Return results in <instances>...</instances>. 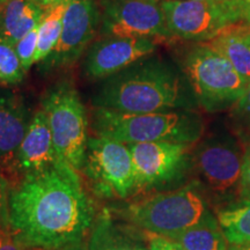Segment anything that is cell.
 I'll return each instance as SVG.
<instances>
[{
    "mask_svg": "<svg viewBox=\"0 0 250 250\" xmlns=\"http://www.w3.org/2000/svg\"><path fill=\"white\" fill-rule=\"evenodd\" d=\"M100 24L101 11L95 0H71L57 45L48 58L39 64L41 71H54L73 65L88 49Z\"/></svg>",
    "mask_w": 250,
    "mask_h": 250,
    "instance_id": "8fae6325",
    "label": "cell"
},
{
    "mask_svg": "<svg viewBox=\"0 0 250 250\" xmlns=\"http://www.w3.org/2000/svg\"><path fill=\"white\" fill-rule=\"evenodd\" d=\"M195 1H204V0H195Z\"/></svg>",
    "mask_w": 250,
    "mask_h": 250,
    "instance_id": "d590c367",
    "label": "cell"
},
{
    "mask_svg": "<svg viewBox=\"0 0 250 250\" xmlns=\"http://www.w3.org/2000/svg\"><path fill=\"white\" fill-rule=\"evenodd\" d=\"M11 183L2 174H0V223L8 221V198Z\"/></svg>",
    "mask_w": 250,
    "mask_h": 250,
    "instance_id": "4316f807",
    "label": "cell"
},
{
    "mask_svg": "<svg viewBox=\"0 0 250 250\" xmlns=\"http://www.w3.org/2000/svg\"><path fill=\"white\" fill-rule=\"evenodd\" d=\"M23 70L15 45L0 39V83L5 85H17L23 80Z\"/></svg>",
    "mask_w": 250,
    "mask_h": 250,
    "instance_id": "7402d4cb",
    "label": "cell"
},
{
    "mask_svg": "<svg viewBox=\"0 0 250 250\" xmlns=\"http://www.w3.org/2000/svg\"><path fill=\"white\" fill-rule=\"evenodd\" d=\"M45 9L37 0L0 1V39L12 44L39 26Z\"/></svg>",
    "mask_w": 250,
    "mask_h": 250,
    "instance_id": "2e32d148",
    "label": "cell"
},
{
    "mask_svg": "<svg viewBox=\"0 0 250 250\" xmlns=\"http://www.w3.org/2000/svg\"><path fill=\"white\" fill-rule=\"evenodd\" d=\"M167 239L177 243L184 250H227L229 247L217 218L167 236Z\"/></svg>",
    "mask_w": 250,
    "mask_h": 250,
    "instance_id": "d6986e66",
    "label": "cell"
},
{
    "mask_svg": "<svg viewBox=\"0 0 250 250\" xmlns=\"http://www.w3.org/2000/svg\"><path fill=\"white\" fill-rule=\"evenodd\" d=\"M42 105L58 155L74 169L83 170L89 139L88 123L77 89L71 83H59L48 90Z\"/></svg>",
    "mask_w": 250,
    "mask_h": 250,
    "instance_id": "8992f818",
    "label": "cell"
},
{
    "mask_svg": "<svg viewBox=\"0 0 250 250\" xmlns=\"http://www.w3.org/2000/svg\"><path fill=\"white\" fill-rule=\"evenodd\" d=\"M241 149L232 139H208L198 146L193 164L203 183L218 196L240 189L242 171Z\"/></svg>",
    "mask_w": 250,
    "mask_h": 250,
    "instance_id": "7c38bea8",
    "label": "cell"
},
{
    "mask_svg": "<svg viewBox=\"0 0 250 250\" xmlns=\"http://www.w3.org/2000/svg\"><path fill=\"white\" fill-rule=\"evenodd\" d=\"M145 240L147 241L149 250H184L171 240L156 234L145 232Z\"/></svg>",
    "mask_w": 250,
    "mask_h": 250,
    "instance_id": "d4e9b609",
    "label": "cell"
},
{
    "mask_svg": "<svg viewBox=\"0 0 250 250\" xmlns=\"http://www.w3.org/2000/svg\"><path fill=\"white\" fill-rule=\"evenodd\" d=\"M83 170L103 195L126 198L134 191V167L127 144L89 137Z\"/></svg>",
    "mask_w": 250,
    "mask_h": 250,
    "instance_id": "ba28073f",
    "label": "cell"
},
{
    "mask_svg": "<svg viewBox=\"0 0 250 250\" xmlns=\"http://www.w3.org/2000/svg\"><path fill=\"white\" fill-rule=\"evenodd\" d=\"M236 111L237 114L250 118V81L247 85L245 94L239 100V102L236 103Z\"/></svg>",
    "mask_w": 250,
    "mask_h": 250,
    "instance_id": "f1b7e54d",
    "label": "cell"
},
{
    "mask_svg": "<svg viewBox=\"0 0 250 250\" xmlns=\"http://www.w3.org/2000/svg\"><path fill=\"white\" fill-rule=\"evenodd\" d=\"M45 250H86V249L85 247H83V242H78V243H70V245L57 247V248L45 249Z\"/></svg>",
    "mask_w": 250,
    "mask_h": 250,
    "instance_id": "f546056e",
    "label": "cell"
},
{
    "mask_svg": "<svg viewBox=\"0 0 250 250\" xmlns=\"http://www.w3.org/2000/svg\"><path fill=\"white\" fill-rule=\"evenodd\" d=\"M158 42L143 37L105 36L87 49L83 71L90 79L103 80L147 57Z\"/></svg>",
    "mask_w": 250,
    "mask_h": 250,
    "instance_id": "4fadbf2b",
    "label": "cell"
},
{
    "mask_svg": "<svg viewBox=\"0 0 250 250\" xmlns=\"http://www.w3.org/2000/svg\"><path fill=\"white\" fill-rule=\"evenodd\" d=\"M61 156L56 151L45 112L40 110L31 117L15 160V181L26 175L40 173L55 166Z\"/></svg>",
    "mask_w": 250,
    "mask_h": 250,
    "instance_id": "9a60e30c",
    "label": "cell"
},
{
    "mask_svg": "<svg viewBox=\"0 0 250 250\" xmlns=\"http://www.w3.org/2000/svg\"><path fill=\"white\" fill-rule=\"evenodd\" d=\"M148 1H153V2H156V1H158V0H148Z\"/></svg>",
    "mask_w": 250,
    "mask_h": 250,
    "instance_id": "e575fe53",
    "label": "cell"
},
{
    "mask_svg": "<svg viewBox=\"0 0 250 250\" xmlns=\"http://www.w3.org/2000/svg\"><path fill=\"white\" fill-rule=\"evenodd\" d=\"M227 250H250V242L241 243V245H229Z\"/></svg>",
    "mask_w": 250,
    "mask_h": 250,
    "instance_id": "d6a6232c",
    "label": "cell"
},
{
    "mask_svg": "<svg viewBox=\"0 0 250 250\" xmlns=\"http://www.w3.org/2000/svg\"><path fill=\"white\" fill-rule=\"evenodd\" d=\"M160 7L173 39L208 42L226 27L240 23L234 0H164Z\"/></svg>",
    "mask_w": 250,
    "mask_h": 250,
    "instance_id": "52a82bcc",
    "label": "cell"
},
{
    "mask_svg": "<svg viewBox=\"0 0 250 250\" xmlns=\"http://www.w3.org/2000/svg\"><path fill=\"white\" fill-rule=\"evenodd\" d=\"M0 1H2V0H0Z\"/></svg>",
    "mask_w": 250,
    "mask_h": 250,
    "instance_id": "8d00e7d4",
    "label": "cell"
},
{
    "mask_svg": "<svg viewBox=\"0 0 250 250\" xmlns=\"http://www.w3.org/2000/svg\"><path fill=\"white\" fill-rule=\"evenodd\" d=\"M88 250H149L142 240L112 220L110 214L104 211L92 228Z\"/></svg>",
    "mask_w": 250,
    "mask_h": 250,
    "instance_id": "e0dca14e",
    "label": "cell"
},
{
    "mask_svg": "<svg viewBox=\"0 0 250 250\" xmlns=\"http://www.w3.org/2000/svg\"><path fill=\"white\" fill-rule=\"evenodd\" d=\"M214 1H227V0H214Z\"/></svg>",
    "mask_w": 250,
    "mask_h": 250,
    "instance_id": "836d02e7",
    "label": "cell"
},
{
    "mask_svg": "<svg viewBox=\"0 0 250 250\" xmlns=\"http://www.w3.org/2000/svg\"><path fill=\"white\" fill-rule=\"evenodd\" d=\"M22 98L0 88V174L9 181L15 177V160L31 121Z\"/></svg>",
    "mask_w": 250,
    "mask_h": 250,
    "instance_id": "5bb4252c",
    "label": "cell"
},
{
    "mask_svg": "<svg viewBox=\"0 0 250 250\" xmlns=\"http://www.w3.org/2000/svg\"><path fill=\"white\" fill-rule=\"evenodd\" d=\"M124 215L144 232L165 237L217 218L210 210L199 182L133 203L125 210Z\"/></svg>",
    "mask_w": 250,
    "mask_h": 250,
    "instance_id": "277c9868",
    "label": "cell"
},
{
    "mask_svg": "<svg viewBox=\"0 0 250 250\" xmlns=\"http://www.w3.org/2000/svg\"><path fill=\"white\" fill-rule=\"evenodd\" d=\"M68 2L70 1L62 2V4L45 9V13L37 27L39 45H37L36 64H40L41 62L48 58V56L57 45L62 34V21H64V15Z\"/></svg>",
    "mask_w": 250,
    "mask_h": 250,
    "instance_id": "44dd1931",
    "label": "cell"
},
{
    "mask_svg": "<svg viewBox=\"0 0 250 250\" xmlns=\"http://www.w3.org/2000/svg\"><path fill=\"white\" fill-rule=\"evenodd\" d=\"M223 55L247 83L250 81V45L241 33V23L228 26L213 39L204 42Z\"/></svg>",
    "mask_w": 250,
    "mask_h": 250,
    "instance_id": "ac0fdd59",
    "label": "cell"
},
{
    "mask_svg": "<svg viewBox=\"0 0 250 250\" xmlns=\"http://www.w3.org/2000/svg\"><path fill=\"white\" fill-rule=\"evenodd\" d=\"M93 127L98 136L124 144L169 142L192 145L202 138L204 122L189 109L127 114L95 108Z\"/></svg>",
    "mask_w": 250,
    "mask_h": 250,
    "instance_id": "3957f363",
    "label": "cell"
},
{
    "mask_svg": "<svg viewBox=\"0 0 250 250\" xmlns=\"http://www.w3.org/2000/svg\"><path fill=\"white\" fill-rule=\"evenodd\" d=\"M101 27L107 36L173 39L160 5L148 0H101Z\"/></svg>",
    "mask_w": 250,
    "mask_h": 250,
    "instance_id": "30bf717a",
    "label": "cell"
},
{
    "mask_svg": "<svg viewBox=\"0 0 250 250\" xmlns=\"http://www.w3.org/2000/svg\"><path fill=\"white\" fill-rule=\"evenodd\" d=\"M37 27L15 43V50H17L23 70L26 72L34 64H36L37 45H39V31H37Z\"/></svg>",
    "mask_w": 250,
    "mask_h": 250,
    "instance_id": "603a6c76",
    "label": "cell"
},
{
    "mask_svg": "<svg viewBox=\"0 0 250 250\" xmlns=\"http://www.w3.org/2000/svg\"><path fill=\"white\" fill-rule=\"evenodd\" d=\"M239 13L240 23L250 26V0H234Z\"/></svg>",
    "mask_w": 250,
    "mask_h": 250,
    "instance_id": "83f0119b",
    "label": "cell"
},
{
    "mask_svg": "<svg viewBox=\"0 0 250 250\" xmlns=\"http://www.w3.org/2000/svg\"><path fill=\"white\" fill-rule=\"evenodd\" d=\"M134 167V191H147L182 179L191 145L169 142L127 144Z\"/></svg>",
    "mask_w": 250,
    "mask_h": 250,
    "instance_id": "9c48e42d",
    "label": "cell"
},
{
    "mask_svg": "<svg viewBox=\"0 0 250 250\" xmlns=\"http://www.w3.org/2000/svg\"><path fill=\"white\" fill-rule=\"evenodd\" d=\"M0 250H39L28 247L18 239L8 221L0 223Z\"/></svg>",
    "mask_w": 250,
    "mask_h": 250,
    "instance_id": "cb8c5ba5",
    "label": "cell"
},
{
    "mask_svg": "<svg viewBox=\"0 0 250 250\" xmlns=\"http://www.w3.org/2000/svg\"><path fill=\"white\" fill-rule=\"evenodd\" d=\"M229 245L250 242V201L241 199L215 213Z\"/></svg>",
    "mask_w": 250,
    "mask_h": 250,
    "instance_id": "ffe728a7",
    "label": "cell"
},
{
    "mask_svg": "<svg viewBox=\"0 0 250 250\" xmlns=\"http://www.w3.org/2000/svg\"><path fill=\"white\" fill-rule=\"evenodd\" d=\"M239 192L241 199L250 201V148L247 149L245 155H243Z\"/></svg>",
    "mask_w": 250,
    "mask_h": 250,
    "instance_id": "484cf974",
    "label": "cell"
},
{
    "mask_svg": "<svg viewBox=\"0 0 250 250\" xmlns=\"http://www.w3.org/2000/svg\"><path fill=\"white\" fill-rule=\"evenodd\" d=\"M37 1H39L44 8H50V7H54V6H57L59 4H62V2L71 1V0H37Z\"/></svg>",
    "mask_w": 250,
    "mask_h": 250,
    "instance_id": "4dcf8cb0",
    "label": "cell"
},
{
    "mask_svg": "<svg viewBox=\"0 0 250 250\" xmlns=\"http://www.w3.org/2000/svg\"><path fill=\"white\" fill-rule=\"evenodd\" d=\"M184 80L170 62L145 57L103 79L93 104L127 114L184 109L190 104Z\"/></svg>",
    "mask_w": 250,
    "mask_h": 250,
    "instance_id": "7a4b0ae2",
    "label": "cell"
},
{
    "mask_svg": "<svg viewBox=\"0 0 250 250\" xmlns=\"http://www.w3.org/2000/svg\"><path fill=\"white\" fill-rule=\"evenodd\" d=\"M183 71L193 98L208 111L236 104L248 85L227 58L204 42L187 52Z\"/></svg>",
    "mask_w": 250,
    "mask_h": 250,
    "instance_id": "5b68a950",
    "label": "cell"
},
{
    "mask_svg": "<svg viewBox=\"0 0 250 250\" xmlns=\"http://www.w3.org/2000/svg\"><path fill=\"white\" fill-rule=\"evenodd\" d=\"M7 219L21 242L45 250L83 242L96 218L79 173L62 159L11 184Z\"/></svg>",
    "mask_w": 250,
    "mask_h": 250,
    "instance_id": "6da1fadb",
    "label": "cell"
},
{
    "mask_svg": "<svg viewBox=\"0 0 250 250\" xmlns=\"http://www.w3.org/2000/svg\"><path fill=\"white\" fill-rule=\"evenodd\" d=\"M241 33L245 40L248 42V44L250 45V26L245 23H241Z\"/></svg>",
    "mask_w": 250,
    "mask_h": 250,
    "instance_id": "1f68e13d",
    "label": "cell"
}]
</instances>
